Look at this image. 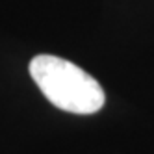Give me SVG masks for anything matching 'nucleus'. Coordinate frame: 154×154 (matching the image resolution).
Here are the masks:
<instances>
[{"instance_id": "1", "label": "nucleus", "mask_w": 154, "mask_h": 154, "mask_svg": "<svg viewBox=\"0 0 154 154\" xmlns=\"http://www.w3.org/2000/svg\"><path fill=\"white\" fill-rule=\"evenodd\" d=\"M30 76L48 100L69 113L91 115L104 106V91L91 74L78 65L50 54H39L30 61Z\"/></svg>"}]
</instances>
